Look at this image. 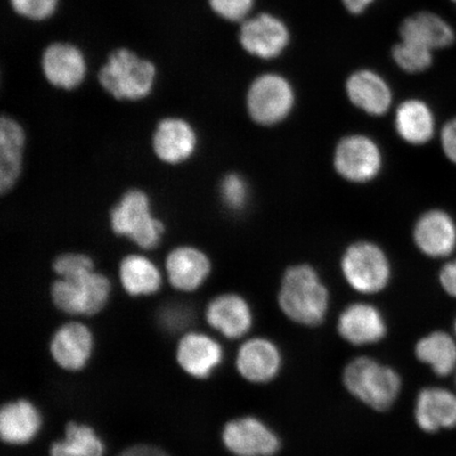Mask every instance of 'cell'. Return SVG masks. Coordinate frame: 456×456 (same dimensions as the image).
Masks as SVG:
<instances>
[{
    "instance_id": "1",
    "label": "cell",
    "mask_w": 456,
    "mask_h": 456,
    "mask_svg": "<svg viewBox=\"0 0 456 456\" xmlns=\"http://www.w3.org/2000/svg\"><path fill=\"white\" fill-rule=\"evenodd\" d=\"M278 302L290 321L301 326L316 327L326 319L330 294L313 267L299 265L284 273Z\"/></svg>"
},
{
    "instance_id": "2",
    "label": "cell",
    "mask_w": 456,
    "mask_h": 456,
    "mask_svg": "<svg viewBox=\"0 0 456 456\" xmlns=\"http://www.w3.org/2000/svg\"><path fill=\"white\" fill-rule=\"evenodd\" d=\"M158 73L157 65L147 57L129 48H118L107 56L96 71V79L114 99L139 101L152 93Z\"/></svg>"
},
{
    "instance_id": "3",
    "label": "cell",
    "mask_w": 456,
    "mask_h": 456,
    "mask_svg": "<svg viewBox=\"0 0 456 456\" xmlns=\"http://www.w3.org/2000/svg\"><path fill=\"white\" fill-rule=\"evenodd\" d=\"M342 381L352 396L379 412L395 403L403 387L401 375L395 369L366 356L346 364Z\"/></svg>"
},
{
    "instance_id": "4",
    "label": "cell",
    "mask_w": 456,
    "mask_h": 456,
    "mask_svg": "<svg viewBox=\"0 0 456 456\" xmlns=\"http://www.w3.org/2000/svg\"><path fill=\"white\" fill-rule=\"evenodd\" d=\"M111 227L119 236H126L140 248L151 249L161 241L164 225L151 212L150 200L141 191H129L111 210Z\"/></svg>"
},
{
    "instance_id": "5",
    "label": "cell",
    "mask_w": 456,
    "mask_h": 456,
    "mask_svg": "<svg viewBox=\"0 0 456 456\" xmlns=\"http://www.w3.org/2000/svg\"><path fill=\"white\" fill-rule=\"evenodd\" d=\"M53 299L62 312L73 315H94L106 305L110 282L94 270L61 278L53 285Z\"/></svg>"
},
{
    "instance_id": "6",
    "label": "cell",
    "mask_w": 456,
    "mask_h": 456,
    "mask_svg": "<svg viewBox=\"0 0 456 456\" xmlns=\"http://www.w3.org/2000/svg\"><path fill=\"white\" fill-rule=\"evenodd\" d=\"M341 272L347 284L361 294H378L391 278L389 259L383 249L370 242H358L346 250Z\"/></svg>"
},
{
    "instance_id": "7",
    "label": "cell",
    "mask_w": 456,
    "mask_h": 456,
    "mask_svg": "<svg viewBox=\"0 0 456 456\" xmlns=\"http://www.w3.org/2000/svg\"><path fill=\"white\" fill-rule=\"evenodd\" d=\"M250 118L262 126H273L287 118L295 105V91L287 78L267 73L249 86L247 98Z\"/></svg>"
},
{
    "instance_id": "8",
    "label": "cell",
    "mask_w": 456,
    "mask_h": 456,
    "mask_svg": "<svg viewBox=\"0 0 456 456\" xmlns=\"http://www.w3.org/2000/svg\"><path fill=\"white\" fill-rule=\"evenodd\" d=\"M41 67L43 77L49 85L66 91L81 87L90 71L84 51L68 42L48 45L42 54Z\"/></svg>"
},
{
    "instance_id": "9",
    "label": "cell",
    "mask_w": 456,
    "mask_h": 456,
    "mask_svg": "<svg viewBox=\"0 0 456 456\" xmlns=\"http://www.w3.org/2000/svg\"><path fill=\"white\" fill-rule=\"evenodd\" d=\"M237 39L245 53L260 60L276 59L288 48L289 28L272 14L249 16L239 27Z\"/></svg>"
},
{
    "instance_id": "10",
    "label": "cell",
    "mask_w": 456,
    "mask_h": 456,
    "mask_svg": "<svg viewBox=\"0 0 456 456\" xmlns=\"http://www.w3.org/2000/svg\"><path fill=\"white\" fill-rule=\"evenodd\" d=\"M383 165L379 147L369 136H346L336 147L334 167L342 178L353 183H366L379 175Z\"/></svg>"
},
{
    "instance_id": "11",
    "label": "cell",
    "mask_w": 456,
    "mask_h": 456,
    "mask_svg": "<svg viewBox=\"0 0 456 456\" xmlns=\"http://www.w3.org/2000/svg\"><path fill=\"white\" fill-rule=\"evenodd\" d=\"M413 240L428 258L447 260L456 255V218L447 209L426 210L416 220Z\"/></svg>"
},
{
    "instance_id": "12",
    "label": "cell",
    "mask_w": 456,
    "mask_h": 456,
    "mask_svg": "<svg viewBox=\"0 0 456 456\" xmlns=\"http://www.w3.org/2000/svg\"><path fill=\"white\" fill-rule=\"evenodd\" d=\"M222 438L235 456H273L281 450V438L269 425L254 416L228 421Z\"/></svg>"
},
{
    "instance_id": "13",
    "label": "cell",
    "mask_w": 456,
    "mask_h": 456,
    "mask_svg": "<svg viewBox=\"0 0 456 456\" xmlns=\"http://www.w3.org/2000/svg\"><path fill=\"white\" fill-rule=\"evenodd\" d=\"M414 419L421 431L437 433L456 428V391L427 387L415 399Z\"/></svg>"
},
{
    "instance_id": "14",
    "label": "cell",
    "mask_w": 456,
    "mask_h": 456,
    "mask_svg": "<svg viewBox=\"0 0 456 456\" xmlns=\"http://www.w3.org/2000/svg\"><path fill=\"white\" fill-rule=\"evenodd\" d=\"M236 364L244 379L253 384H266L281 372L282 354L272 340L256 338L245 341L239 349Z\"/></svg>"
},
{
    "instance_id": "15",
    "label": "cell",
    "mask_w": 456,
    "mask_h": 456,
    "mask_svg": "<svg viewBox=\"0 0 456 456\" xmlns=\"http://www.w3.org/2000/svg\"><path fill=\"white\" fill-rule=\"evenodd\" d=\"M338 330L342 339L353 346H363L383 340L387 329L383 314L378 307L359 302L342 311Z\"/></svg>"
},
{
    "instance_id": "16",
    "label": "cell",
    "mask_w": 456,
    "mask_h": 456,
    "mask_svg": "<svg viewBox=\"0 0 456 456\" xmlns=\"http://www.w3.org/2000/svg\"><path fill=\"white\" fill-rule=\"evenodd\" d=\"M395 128L398 135L413 146L429 144L440 131L435 110L426 101L419 99H410L398 106Z\"/></svg>"
},
{
    "instance_id": "17",
    "label": "cell",
    "mask_w": 456,
    "mask_h": 456,
    "mask_svg": "<svg viewBox=\"0 0 456 456\" xmlns=\"http://www.w3.org/2000/svg\"><path fill=\"white\" fill-rule=\"evenodd\" d=\"M347 98L370 116L380 117L390 110L392 91L383 77L372 70H359L347 78Z\"/></svg>"
},
{
    "instance_id": "18",
    "label": "cell",
    "mask_w": 456,
    "mask_h": 456,
    "mask_svg": "<svg viewBox=\"0 0 456 456\" xmlns=\"http://www.w3.org/2000/svg\"><path fill=\"white\" fill-rule=\"evenodd\" d=\"M208 322L227 338H243L253 327V312L247 300L235 294L219 296L210 302Z\"/></svg>"
},
{
    "instance_id": "19",
    "label": "cell",
    "mask_w": 456,
    "mask_h": 456,
    "mask_svg": "<svg viewBox=\"0 0 456 456\" xmlns=\"http://www.w3.org/2000/svg\"><path fill=\"white\" fill-rule=\"evenodd\" d=\"M197 135L191 125L181 118H165L153 135V150L162 161H186L196 150Z\"/></svg>"
},
{
    "instance_id": "20",
    "label": "cell",
    "mask_w": 456,
    "mask_h": 456,
    "mask_svg": "<svg viewBox=\"0 0 456 456\" xmlns=\"http://www.w3.org/2000/svg\"><path fill=\"white\" fill-rule=\"evenodd\" d=\"M399 34L403 41L425 45L432 51L449 48L456 38L452 24L432 12H419L408 17L399 28Z\"/></svg>"
},
{
    "instance_id": "21",
    "label": "cell",
    "mask_w": 456,
    "mask_h": 456,
    "mask_svg": "<svg viewBox=\"0 0 456 456\" xmlns=\"http://www.w3.org/2000/svg\"><path fill=\"white\" fill-rule=\"evenodd\" d=\"M224 352L218 342L203 334H188L181 340L178 362L187 373L207 379L219 366Z\"/></svg>"
},
{
    "instance_id": "22",
    "label": "cell",
    "mask_w": 456,
    "mask_h": 456,
    "mask_svg": "<svg viewBox=\"0 0 456 456\" xmlns=\"http://www.w3.org/2000/svg\"><path fill=\"white\" fill-rule=\"evenodd\" d=\"M93 349V336L84 324L71 322L57 330L51 344L55 362L66 370L82 369Z\"/></svg>"
},
{
    "instance_id": "23",
    "label": "cell",
    "mask_w": 456,
    "mask_h": 456,
    "mask_svg": "<svg viewBox=\"0 0 456 456\" xmlns=\"http://www.w3.org/2000/svg\"><path fill=\"white\" fill-rule=\"evenodd\" d=\"M167 270L175 289L190 292L198 289L209 275L210 261L197 248H179L168 255Z\"/></svg>"
},
{
    "instance_id": "24",
    "label": "cell",
    "mask_w": 456,
    "mask_h": 456,
    "mask_svg": "<svg viewBox=\"0 0 456 456\" xmlns=\"http://www.w3.org/2000/svg\"><path fill=\"white\" fill-rule=\"evenodd\" d=\"M25 133L20 125L8 117L0 123V191H9L20 175Z\"/></svg>"
},
{
    "instance_id": "25",
    "label": "cell",
    "mask_w": 456,
    "mask_h": 456,
    "mask_svg": "<svg viewBox=\"0 0 456 456\" xmlns=\"http://www.w3.org/2000/svg\"><path fill=\"white\" fill-rule=\"evenodd\" d=\"M415 356L438 378L456 372V338L453 333L437 330L416 342Z\"/></svg>"
},
{
    "instance_id": "26",
    "label": "cell",
    "mask_w": 456,
    "mask_h": 456,
    "mask_svg": "<svg viewBox=\"0 0 456 456\" xmlns=\"http://www.w3.org/2000/svg\"><path fill=\"white\" fill-rule=\"evenodd\" d=\"M41 427V416L27 401L4 404L0 413V435L9 444L30 442Z\"/></svg>"
},
{
    "instance_id": "27",
    "label": "cell",
    "mask_w": 456,
    "mask_h": 456,
    "mask_svg": "<svg viewBox=\"0 0 456 456\" xmlns=\"http://www.w3.org/2000/svg\"><path fill=\"white\" fill-rule=\"evenodd\" d=\"M119 275L126 292L131 296L151 295L161 287V275L151 260L130 255L122 261Z\"/></svg>"
},
{
    "instance_id": "28",
    "label": "cell",
    "mask_w": 456,
    "mask_h": 456,
    "mask_svg": "<svg viewBox=\"0 0 456 456\" xmlns=\"http://www.w3.org/2000/svg\"><path fill=\"white\" fill-rule=\"evenodd\" d=\"M104 446L87 426L67 425L66 437L51 447V456H102Z\"/></svg>"
},
{
    "instance_id": "29",
    "label": "cell",
    "mask_w": 456,
    "mask_h": 456,
    "mask_svg": "<svg viewBox=\"0 0 456 456\" xmlns=\"http://www.w3.org/2000/svg\"><path fill=\"white\" fill-rule=\"evenodd\" d=\"M433 53L435 51L425 45L402 39L393 48L392 56L402 70L416 74L425 72L431 68L435 60Z\"/></svg>"
},
{
    "instance_id": "30",
    "label": "cell",
    "mask_w": 456,
    "mask_h": 456,
    "mask_svg": "<svg viewBox=\"0 0 456 456\" xmlns=\"http://www.w3.org/2000/svg\"><path fill=\"white\" fill-rule=\"evenodd\" d=\"M61 0H8L16 15L28 21L42 22L54 16Z\"/></svg>"
},
{
    "instance_id": "31",
    "label": "cell",
    "mask_w": 456,
    "mask_h": 456,
    "mask_svg": "<svg viewBox=\"0 0 456 456\" xmlns=\"http://www.w3.org/2000/svg\"><path fill=\"white\" fill-rule=\"evenodd\" d=\"M209 9L228 24H241L252 13L255 0H208Z\"/></svg>"
},
{
    "instance_id": "32",
    "label": "cell",
    "mask_w": 456,
    "mask_h": 456,
    "mask_svg": "<svg viewBox=\"0 0 456 456\" xmlns=\"http://www.w3.org/2000/svg\"><path fill=\"white\" fill-rule=\"evenodd\" d=\"M221 196L228 208L240 210L248 201V186L242 176L232 174L221 184Z\"/></svg>"
},
{
    "instance_id": "33",
    "label": "cell",
    "mask_w": 456,
    "mask_h": 456,
    "mask_svg": "<svg viewBox=\"0 0 456 456\" xmlns=\"http://www.w3.org/2000/svg\"><path fill=\"white\" fill-rule=\"evenodd\" d=\"M53 269L61 278L74 275L84 271L94 270V261L82 254H66L54 261Z\"/></svg>"
},
{
    "instance_id": "34",
    "label": "cell",
    "mask_w": 456,
    "mask_h": 456,
    "mask_svg": "<svg viewBox=\"0 0 456 456\" xmlns=\"http://www.w3.org/2000/svg\"><path fill=\"white\" fill-rule=\"evenodd\" d=\"M437 136L444 157L456 167V114L442 125Z\"/></svg>"
},
{
    "instance_id": "35",
    "label": "cell",
    "mask_w": 456,
    "mask_h": 456,
    "mask_svg": "<svg viewBox=\"0 0 456 456\" xmlns=\"http://www.w3.org/2000/svg\"><path fill=\"white\" fill-rule=\"evenodd\" d=\"M438 282L444 293L456 300V255L444 261L438 272Z\"/></svg>"
},
{
    "instance_id": "36",
    "label": "cell",
    "mask_w": 456,
    "mask_h": 456,
    "mask_svg": "<svg viewBox=\"0 0 456 456\" xmlns=\"http://www.w3.org/2000/svg\"><path fill=\"white\" fill-rule=\"evenodd\" d=\"M161 321L169 330H180L190 322L188 312L181 307H167L162 312Z\"/></svg>"
},
{
    "instance_id": "37",
    "label": "cell",
    "mask_w": 456,
    "mask_h": 456,
    "mask_svg": "<svg viewBox=\"0 0 456 456\" xmlns=\"http://www.w3.org/2000/svg\"><path fill=\"white\" fill-rule=\"evenodd\" d=\"M118 456H168L167 453L163 452L162 450H159L155 447L151 446H135L131 447L127 450H125Z\"/></svg>"
},
{
    "instance_id": "38",
    "label": "cell",
    "mask_w": 456,
    "mask_h": 456,
    "mask_svg": "<svg viewBox=\"0 0 456 456\" xmlns=\"http://www.w3.org/2000/svg\"><path fill=\"white\" fill-rule=\"evenodd\" d=\"M341 2L350 13L358 15L367 11L376 0H341Z\"/></svg>"
},
{
    "instance_id": "39",
    "label": "cell",
    "mask_w": 456,
    "mask_h": 456,
    "mask_svg": "<svg viewBox=\"0 0 456 456\" xmlns=\"http://www.w3.org/2000/svg\"><path fill=\"white\" fill-rule=\"evenodd\" d=\"M453 335L455 336V338H456V317H455L454 322H453Z\"/></svg>"
},
{
    "instance_id": "40",
    "label": "cell",
    "mask_w": 456,
    "mask_h": 456,
    "mask_svg": "<svg viewBox=\"0 0 456 456\" xmlns=\"http://www.w3.org/2000/svg\"><path fill=\"white\" fill-rule=\"evenodd\" d=\"M454 376H455V389H456V372L454 373Z\"/></svg>"
},
{
    "instance_id": "41",
    "label": "cell",
    "mask_w": 456,
    "mask_h": 456,
    "mask_svg": "<svg viewBox=\"0 0 456 456\" xmlns=\"http://www.w3.org/2000/svg\"><path fill=\"white\" fill-rule=\"evenodd\" d=\"M452 2H455V3H456V0H452Z\"/></svg>"
}]
</instances>
